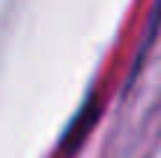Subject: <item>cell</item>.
<instances>
[{
  "instance_id": "obj_1",
  "label": "cell",
  "mask_w": 161,
  "mask_h": 158,
  "mask_svg": "<svg viewBox=\"0 0 161 158\" xmlns=\"http://www.w3.org/2000/svg\"><path fill=\"white\" fill-rule=\"evenodd\" d=\"M92 119H96V105L90 101V105L84 107V113H80V119L69 125V134H66V140H63V149H72V146H78V143L84 140V134L90 131Z\"/></svg>"
}]
</instances>
